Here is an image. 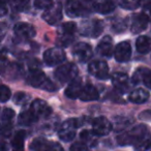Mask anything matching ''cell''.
<instances>
[{"label": "cell", "instance_id": "obj_3", "mask_svg": "<svg viewBox=\"0 0 151 151\" xmlns=\"http://www.w3.org/2000/svg\"><path fill=\"white\" fill-rule=\"evenodd\" d=\"M55 78L60 83H70L73 80H75L78 76V67L75 63H65L63 65H60L58 68L55 70Z\"/></svg>", "mask_w": 151, "mask_h": 151}, {"label": "cell", "instance_id": "obj_9", "mask_svg": "<svg viewBox=\"0 0 151 151\" xmlns=\"http://www.w3.org/2000/svg\"><path fill=\"white\" fill-rule=\"evenodd\" d=\"M71 53L79 62H87L92 57V48L86 42H78L73 48Z\"/></svg>", "mask_w": 151, "mask_h": 151}, {"label": "cell", "instance_id": "obj_22", "mask_svg": "<svg viewBox=\"0 0 151 151\" xmlns=\"http://www.w3.org/2000/svg\"><path fill=\"white\" fill-rule=\"evenodd\" d=\"M93 9L99 14H110L115 9V4L112 0H94Z\"/></svg>", "mask_w": 151, "mask_h": 151}, {"label": "cell", "instance_id": "obj_37", "mask_svg": "<svg viewBox=\"0 0 151 151\" xmlns=\"http://www.w3.org/2000/svg\"><path fill=\"white\" fill-rule=\"evenodd\" d=\"M69 151H88V146L84 142H76L70 146Z\"/></svg>", "mask_w": 151, "mask_h": 151}, {"label": "cell", "instance_id": "obj_15", "mask_svg": "<svg viewBox=\"0 0 151 151\" xmlns=\"http://www.w3.org/2000/svg\"><path fill=\"white\" fill-rule=\"evenodd\" d=\"M132 56V46L128 42H122L116 46L114 50V57L118 62H125Z\"/></svg>", "mask_w": 151, "mask_h": 151}, {"label": "cell", "instance_id": "obj_36", "mask_svg": "<svg viewBox=\"0 0 151 151\" xmlns=\"http://www.w3.org/2000/svg\"><path fill=\"white\" fill-rule=\"evenodd\" d=\"M0 96H1V101L5 103L11 99V90L7 86L2 85L1 88H0Z\"/></svg>", "mask_w": 151, "mask_h": 151}, {"label": "cell", "instance_id": "obj_4", "mask_svg": "<svg viewBox=\"0 0 151 151\" xmlns=\"http://www.w3.org/2000/svg\"><path fill=\"white\" fill-rule=\"evenodd\" d=\"M104 28L105 25L101 20H87L81 24L80 32L82 35L87 37H97L104 31Z\"/></svg>", "mask_w": 151, "mask_h": 151}, {"label": "cell", "instance_id": "obj_40", "mask_svg": "<svg viewBox=\"0 0 151 151\" xmlns=\"http://www.w3.org/2000/svg\"><path fill=\"white\" fill-rule=\"evenodd\" d=\"M0 151H9V145L5 142L1 143V149H0Z\"/></svg>", "mask_w": 151, "mask_h": 151}, {"label": "cell", "instance_id": "obj_39", "mask_svg": "<svg viewBox=\"0 0 151 151\" xmlns=\"http://www.w3.org/2000/svg\"><path fill=\"white\" fill-rule=\"evenodd\" d=\"M9 12V9H7V7L5 6V4H2L1 5V12H0V15L1 16H5V14Z\"/></svg>", "mask_w": 151, "mask_h": 151}, {"label": "cell", "instance_id": "obj_44", "mask_svg": "<svg viewBox=\"0 0 151 151\" xmlns=\"http://www.w3.org/2000/svg\"><path fill=\"white\" fill-rule=\"evenodd\" d=\"M148 113H149V114H151V111H150V112H148Z\"/></svg>", "mask_w": 151, "mask_h": 151}, {"label": "cell", "instance_id": "obj_32", "mask_svg": "<svg viewBox=\"0 0 151 151\" xmlns=\"http://www.w3.org/2000/svg\"><path fill=\"white\" fill-rule=\"evenodd\" d=\"M30 4V0H12V7L14 11L23 12L28 9Z\"/></svg>", "mask_w": 151, "mask_h": 151}, {"label": "cell", "instance_id": "obj_6", "mask_svg": "<svg viewBox=\"0 0 151 151\" xmlns=\"http://www.w3.org/2000/svg\"><path fill=\"white\" fill-rule=\"evenodd\" d=\"M77 25L73 22H67L59 27L58 29V42L61 46L67 47L73 42Z\"/></svg>", "mask_w": 151, "mask_h": 151}, {"label": "cell", "instance_id": "obj_29", "mask_svg": "<svg viewBox=\"0 0 151 151\" xmlns=\"http://www.w3.org/2000/svg\"><path fill=\"white\" fill-rule=\"evenodd\" d=\"M6 69H7V73H9L7 78L13 79V80L19 79L22 76V73H23V68H22L21 65L18 64V63H12V64H9V65L7 64Z\"/></svg>", "mask_w": 151, "mask_h": 151}, {"label": "cell", "instance_id": "obj_31", "mask_svg": "<svg viewBox=\"0 0 151 151\" xmlns=\"http://www.w3.org/2000/svg\"><path fill=\"white\" fill-rule=\"evenodd\" d=\"M15 116H16V113L14 110L9 109V108L3 109L2 114H1V125H4V124H12Z\"/></svg>", "mask_w": 151, "mask_h": 151}, {"label": "cell", "instance_id": "obj_7", "mask_svg": "<svg viewBox=\"0 0 151 151\" xmlns=\"http://www.w3.org/2000/svg\"><path fill=\"white\" fill-rule=\"evenodd\" d=\"M29 148L31 151H64L60 144L48 141L44 138L34 139L30 144Z\"/></svg>", "mask_w": 151, "mask_h": 151}, {"label": "cell", "instance_id": "obj_35", "mask_svg": "<svg viewBox=\"0 0 151 151\" xmlns=\"http://www.w3.org/2000/svg\"><path fill=\"white\" fill-rule=\"evenodd\" d=\"M29 99V96L28 94L24 92H17L14 96V101H15L17 105H24L26 104Z\"/></svg>", "mask_w": 151, "mask_h": 151}, {"label": "cell", "instance_id": "obj_5", "mask_svg": "<svg viewBox=\"0 0 151 151\" xmlns=\"http://www.w3.org/2000/svg\"><path fill=\"white\" fill-rule=\"evenodd\" d=\"M80 126V122L78 119L70 118L64 121L58 129V136L63 142H70L75 139L76 130Z\"/></svg>", "mask_w": 151, "mask_h": 151}, {"label": "cell", "instance_id": "obj_1", "mask_svg": "<svg viewBox=\"0 0 151 151\" xmlns=\"http://www.w3.org/2000/svg\"><path fill=\"white\" fill-rule=\"evenodd\" d=\"M148 132L147 126L144 124H139L132 127V129L127 130V132H122L120 136H118L117 142L119 145L124 146V145H136L141 139H143Z\"/></svg>", "mask_w": 151, "mask_h": 151}, {"label": "cell", "instance_id": "obj_33", "mask_svg": "<svg viewBox=\"0 0 151 151\" xmlns=\"http://www.w3.org/2000/svg\"><path fill=\"white\" fill-rule=\"evenodd\" d=\"M118 2L124 9H132L138 7L142 2V0H118Z\"/></svg>", "mask_w": 151, "mask_h": 151}, {"label": "cell", "instance_id": "obj_8", "mask_svg": "<svg viewBox=\"0 0 151 151\" xmlns=\"http://www.w3.org/2000/svg\"><path fill=\"white\" fill-rule=\"evenodd\" d=\"M66 56L62 49L60 48H51L48 49L44 53V61L49 66L58 65L65 60Z\"/></svg>", "mask_w": 151, "mask_h": 151}, {"label": "cell", "instance_id": "obj_13", "mask_svg": "<svg viewBox=\"0 0 151 151\" xmlns=\"http://www.w3.org/2000/svg\"><path fill=\"white\" fill-rule=\"evenodd\" d=\"M29 109L31 110V112L34 114V116L38 120L40 118L49 117L51 115V113H52V109H51L50 106L45 101H42V99H35V101H33V103L31 104Z\"/></svg>", "mask_w": 151, "mask_h": 151}, {"label": "cell", "instance_id": "obj_17", "mask_svg": "<svg viewBox=\"0 0 151 151\" xmlns=\"http://www.w3.org/2000/svg\"><path fill=\"white\" fill-rule=\"evenodd\" d=\"M149 19L144 14H137L132 17L130 21V30L132 33H140L144 31L148 26Z\"/></svg>", "mask_w": 151, "mask_h": 151}, {"label": "cell", "instance_id": "obj_11", "mask_svg": "<svg viewBox=\"0 0 151 151\" xmlns=\"http://www.w3.org/2000/svg\"><path fill=\"white\" fill-rule=\"evenodd\" d=\"M113 129L112 123L106 117H97L92 121V132L96 134L97 137L107 136Z\"/></svg>", "mask_w": 151, "mask_h": 151}, {"label": "cell", "instance_id": "obj_2", "mask_svg": "<svg viewBox=\"0 0 151 151\" xmlns=\"http://www.w3.org/2000/svg\"><path fill=\"white\" fill-rule=\"evenodd\" d=\"M26 80L30 86L35 88H42L47 91H55L57 89L54 83L51 82L47 78V76L40 69H31L27 75Z\"/></svg>", "mask_w": 151, "mask_h": 151}, {"label": "cell", "instance_id": "obj_18", "mask_svg": "<svg viewBox=\"0 0 151 151\" xmlns=\"http://www.w3.org/2000/svg\"><path fill=\"white\" fill-rule=\"evenodd\" d=\"M132 84H139L142 82L147 88L151 89V70L148 68H139L132 76Z\"/></svg>", "mask_w": 151, "mask_h": 151}, {"label": "cell", "instance_id": "obj_12", "mask_svg": "<svg viewBox=\"0 0 151 151\" xmlns=\"http://www.w3.org/2000/svg\"><path fill=\"white\" fill-rule=\"evenodd\" d=\"M15 36L20 40H27L35 36V29L28 23H18L14 27Z\"/></svg>", "mask_w": 151, "mask_h": 151}, {"label": "cell", "instance_id": "obj_27", "mask_svg": "<svg viewBox=\"0 0 151 151\" xmlns=\"http://www.w3.org/2000/svg\"><path fill=\"white\" fill-rule=\"evenodd\" d=\"M96 137L97 136L92 130H88V129L82 130L80 134V138H81V140H82V142H84L87 146H91V147L96 146V144H97Z\"/></svg>", "mask_w": 151, "mask_h": 151}, {"label": "cell", "instance_id": "obj_20", "mask_svg": "<svg viewBox=\"0 0 151 151\" xmlns=\"http://www.w3.org/2000/svg\"><path fill=\"white\" fill-rule=\"evenodd\" d=\"M66 15L70 18H77L85 13V7L79 0H68L65 4Z\"/></svg>", "mask_w": 151, "mask_h": 151}, {"label": "cell", "instance_id": "obj_14", "mask_svg": "<svg viewBox=\"0 0 151 151\" xmlns=\"http://www.w3.org/2000/svg\"><path fill=\"white\" fill-rule=\"evenodd\" d=\"M42 19L50 25H55L62 19V9L60 4H54L50 9H46L42 14Z\"/></svg>", "mask_w": 151, "mask_h": 151}, {"label": "cell", "instance_id": "obj_24", "mask_svg": "<svg viewBox=\"0 0 151 151\" xmlns=\"http://www.w3.org/2000/svg\"><path fill=\"white\" fill-rule=\"evenodd\" d=\"M149 99V92L143 88H138L132 90V92L129 94L128 99L129 101L134 104H144Z\"/></svg>", "mask_w": 151, "mask_h": 151}, {"label": "cell", "instance_id": "obj_26", "mask_svg": "<svg viewBox=\"0 0 151 151\" xmlns=\"http://www.w3.org/2000/svg\"><path fill=\"white\" fill-rule=\"evenodd\" d=\"M36 121H38V119L34 116V114L32 113L30 109L22 112L19 115V118H18V123L23 126H29L31 124L35 123Z\"/></svg>", "mask_w": 151, "mask_h": 151}, {"label": "cell", "instance_id": "obj_10", "mask_svg": "<svg viewBox=\"0 0 151 151\" xmlns=\"http://www.w3.org/2000/svg\"><path fill=\"white\" fill-rule=\"evenodd\" d=\"M88 71L93 77L101 80L107 79L109 77V66L103 60H94L89 63Z\"/></svg>", "mask_w": 151, "mask_h": 151}, {"label": "cell", "instance_id": "obj_42", "mask_svg": "<svg viewBox=\"0 0 151 151\" xmlns=\"http://www.w3.org/2000/svg\"><path fill=\"white\" fill-rule=\"evenodd\" d=\"M84 1H86V2H90V1H94V0H84Z\"/></svg>", "mask_w": 151, "mask_h": 151}, {"label": "cell", "instance_id": "obj_28", "mask_svg": "<svg viewBox=\"0 0 151 151\" xmlns=\"http://www.w3.org/2000/svg\"><path fill=\"white\" fill-rule=\"evenodd\" d=\"M26 132L24 130H19L16 132L12 140V146L14 150H24V141H25Z\"/></svg>", "mask_w": 151, "mask_h": 151}, {"label": "cell", "instance_id": "obj_41", "mask_svg": "<svg viewBox=\"0 0 151 151\" xmlns=\"http://www.w3.org/2000/svg\"><path fill=\"white\" fill-rule=\"evenodd\" d=\"M7 1H9V0H1V3H2V4H5Z\"/></svg>", "mask_w": 151, "mask_h": 151}, {"label": "cell", "instance_id": "obj_23", "mask_svg": "<svg viewBox=\"0 0 151 151\" xmlns=\"http://www.w3.org/2000/svg\"><path fill=\"white\" fill-rule=\"evenodd\" d=\"M79 99L83 101H96V99H99V91H97V89L95 88L93 85L86 84L84 86V88H83Z\"/></svg>", "mask_w": 151, "mask_h": 151}, {"label": "cell", "instance_id": "obj_43", "mask_svg": "<svg viewBox=\"0 0 151 151\" xmlns=\"http://www.w3.org/2000/svg\"><path fill=\"white\" fill-rule=\"evenodd\" d=\"M59 1H64V0H59ZM67 1H68V0H66V2H67Z\"/></svg>", "mask_w": 151, "mask_h": 151}, {"label": "cell", "instance_id": "obj_25", "mask_svg": "<svg viewBox=\"0 0 151 151\" xmlns=\"http://www.w3.org/2000/svg\"><path fill=\"white\" fill-rule=\"evenodd\" d=\"M136 48L141 54H147L151 52V38L144 35L138 37V40H136Z\"/></svg>", "mask_w": 151, "mask_h": 151}, {"label": "cell", "instance_id": "obj_16", "mask_svg": "<svg viewBox=\"0 0 151 151\" xmlns=\"http://www.w3.org/2000/svg\"><path fill=\"white\" fill-rule=\"evenodd\" d=\"M112 84L113 86L120 92H127L129 90V79L126 73H115L112 76Z\"/></svg>", "mask_w": 151, "mask_h": 151}, {"label": "cell", "instance_id": "obj_21", "mask_svg": "<svg viewBox=\"0 0 151 151\" xmlns=\"http://www.w3.org/2000/svg\"><path fill=\"white\" fill-rule=\"evenodd\" d=\"M115 50L113 47V40L110 36H105L97 45V53L103 57H110Z\"/></svg>", "mask_w": 151, "mask_h": 151}, {"label": "cell", "instance_id": "obj_30", "mask_svg": "<svg viewBox=\"0 0 151 151\" xmlns=\"http://www.w3.org/2000/svg\"><path fill=\"white\" fill-rule=\"evenodd\" d=\"M151 148V134H146L143 139H141L136 145L134 150L136 151H148Z\"/></svg>", "mask_w": 151, "mask_h": 151}, {"label": "cell", "instance_id": "obj_34", "mask_svg": "<svg viewBox=\"0 0 151 151\" xmlns=\"http://www.w3.org/2000/svg\"><path fill=\"white\" fill-rule=\"evenodd\" d=\"M53 5V0H34V6L37 9H48Z\"/></svg>", "mask_w": 151, "mask_h": 151}, {"label": "cell", "instance_id": "obj_38", "mask_svg": "<svg viewBox=\"0 0 151 151\" xmlns=\"http://www.w3.org/2000/svg\"><path fill=\"white\" fill-rule=\"evenodd\" d=\"M144 15L149 19V21H151V0H147L144 3Z\"/></svg>", "mask_w": 151, "mask_h": 151}, {"label": "cell", "instance_id": "obj_19", "mask_svg": "<svg viewBox=\"0 0 151 151\" xmlns=\"http://www.w3.org/2000/svg\"><path fill=\"white\" fill-rule=\"evenodd\" d=\"M83 88H84V85H83L82 79L77 78L75 80H73L68 84V86L66 87V90H65V95H66L68 99H77V97H80V94L82 92Z\"/></svg>", "mask_w": 151, "mask_h": 151}]
</instances>
